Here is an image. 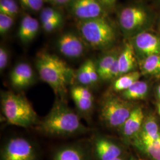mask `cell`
Segmentation results:
<instances>
[{"label": "cell", "mask_w": 160, "mask_h": 160, "mask_svg": "<svg viewBox=\"0 0 160 160\" xmlns=\"http://www.w3.org/2000/svg\"><path fill=\"white\" fill-rule=\"evenodd\" d=\"M37 129L47 135L56 137L82 134L89 131L77 114L61 98L55 101L49 113L38 122Z\"/></svg>", "instance_id": "6da1fadb"}, {"label": "cell", "mask_w": 160, "mask_h": 160, "mask_svg": "<svg viewBox=\"0 0 160 160\" xmlns=\"http://www.w3.org/2000/svg\"><path fill=\"white\" fill-rule=\"evenodd\" d=\"M36 67L42 80L51 87L59 98L64 100L68 86L75 80L74 71L62 59L46 51L38 53Z\"/></svg>", "instance_id": "7a4b0ae2"}, {"label": "cell", "mask_w": 160, "mask_h": 160, "mask_svg": "<svg viewBox=\"0 0 160 160\" xmlns=\"http://www.w3.org/2000/svg\"><path fill=\"white\" fill-rule=\"evenodd\" d=\"M1 104L2 112L10 125L28 128L38 123V114L22 94L3 92L1 96Z\"/></svg>", "instance_id": "3957f363"}, {"label": "cell", "mask_w": 160, "mask_h": 160, "mask_svg": "<svg viewBox=\"0 0 160 160\" xmlns=\"http://www.w3.org/2000/svg\"><path fill=\"white\" fill-rule=\"evenodd\" d=\"M79 34L87 46L96 50L108 49L116 40V32L106 16L78 21Z\"/></svg>", "instance_id": "277c9868"}, {"label": "cell", "mask_w": 160, "mask_h": 160, "mask_svg": "<svg viewBox=\"0 0 160 160\" xmlns=\"http://www.w3.org/2000/svg\"><path fill=\"white\" fill-rule=\"evenodd\" d=\"M135 107L129 100L110 95L102 104L100 116L103 122L110 128H121Z\"/></svg>", "instance_id": "5b68a950"}, {"label": "cell", "mask_w": 160, "mask_h": 160, "mask_svg": "<svg viewBox=\"0 0 160 160\" xmlns=\"http://www.w3.org/2000/svg\"><path fill=\"white\" fill-rule=\"evenodd\" d=\"M149 20L148 12L138 5L127 6L120 10L118 16L120 28L126 35H135L142 32Z\"/></svg>", "instance_id": "8992f818"}, {"label": "cell", "mask_w": 160, "mask_h": 160, "mask_svg": "<svg viewBox=\"0 0 160 160\" xmlns=\"http://www.w3.org/2000/svg\"><path fill=\"white\" fill-rule=\"evenodd\" d=\"M1 160H36V152L33 144L22 137L9 139L1 151Z\"/></svg>", "instance_id": "52a82bcc"}, {"label": "cell", "mask_w": 160, "mask_h": 160, "mask_svg": "<svg viewBox=\"0 0 160 160\" xmlns=\"http://www.w3.org/2000/svg\"><path fill=\"white\" fill-rule=\"evenodd\" d=\"M56 46L62 55L71 59L83 57L88 46L80 34L69 32L61 34L58 38Z\"/></svg>", "instance_id": "ba28073f"}, {"label": "cell", "mask_w": 160, "mask_h": 160, "mask_svg": "<svg viewBox=\"0 0 160 160\" xmlns=\"http://www.w3.org/2000/svg\"><path fill=\"white\" fill-rule=\"evenodd\" d=\"M70 14L79 21L106 16V10L99 0H72L68 6Z\"/></svg>", "instance_id": "9c48e42d"}, {"label": "cell", "mask_w": 160, "mask_h": 160, "mask_svg": "<svg viewBox=\"0 0 160 160\" xmlns=\"http://www.w3.org/2000/svg\"><path fill=\"white\" fill-rule=\"evenodd\" d=\"M131 43L135 52L144 58L160 53V37L151 32L138 33L134 36Z\"/></svg>", "instance_id": "30bf717a"}, {"label": "cell", "mask_w": 160, "mask_h": 160, "mask_svg": "<svg viewBox=\"0 0 160 160\" xmlns=\"http://www.w3.org/2000/svg\"><path fill=\"white\" fill-rule=\"evenodd\" d=\"M10 79L14 88L16 89L26 88L34 82L33 69L26 62L17 63L12 69Z\"/></svg>", "instance_id": "8fae6325"}, {"label": "cell", "mask_w": 160, "mask_h": 160, "mask_svg": "<svg viewBox=\"0 0 160 160\" xmlns=\"http://www.w3.org/2000/svg\"><path fill=\"white\" fill-rule=\"evenodd\" d=\"M145 120L143 110L141 107H135L129 118L121 127L122 133L126 138L133 139L141 131Z\"/></svg>", "instance_id": "7c38bea8"}, {"label": "cell", "mask_w": 160, "mask_h": 160, "mask_svg": "<svg viewBox=\"0 0 160 160\" xmlns=\"http://www.w3.org/2000/svg\"><path fill=\"white\" fill-rule=\"evenodd\" d=\"M94 149L100 160H113L122 154L119 145L104 138H97L94 142Z\"/></svg>", "instance_id": "4fadbf2b"}, {"label": "cell", "mask_w": 160, "mask_h": 160, "mask_svg": "<svg viewBox=\"0 0 160 160\" xmlns=\"http://www.w3.org/2000/svg\"><path fill=\"white\" fill-rule=\"evenodd\" d=\"M39 28V23L37 19L29 14H25L20 23L18 37L23 43H29L36 37Z\"/></svg>", "instance_id": "5bb4252c"}, {"label": "cell", "mask_w": 160, "mask_h": 160, "mask_svg": "<svg viewBox=\"0 0 160 160\" xmlns=\"http://www.w3.org/2000/svg\"><path fill=\"white\" fill-rule=\"evenodd\" d=\"M118 63L119 67V77L134 71V69L137 65L136 52L131 42L125 43L119 53Z\"/></svg>", "instance_id": "9a60e30c"}, {"label": "cell", "mask_w": 160, "mask_h": 160, "mask_svg": "<svg viewBox=\"0 0 160 160\" xmlns=\"http://www.w3.org/2000/svg\"><path fill=\"white\" fill-rule=\"evenodd\" d=\"M134 144L152 160H160V132L155 137L149 139H134Z\"/></svg>", "instance_id": "2e32d148"}, {"label": "cell", "mask_w": 160, "mask_h": 160, "mask_svg": "<svg viewBox=\"0 0 160 160\" xmlns=\"http://www.w3.org/2000/svg\"><path fill=\"white\" fill-rule=\"evenodd\" d=\"M119 53L118 50H113L107 52L98 59L96 67L100 79L107 80L109 71Z\"/></svg>", "instance_id": "e0dca14e"}, {"label": "cell", "mask_w": 160, "mask_h": 160, "mask_svg": "<svg viewBox=\"0 0 160 160\" xmlns=\"http://www.w3.org/2000/svg\"><path fill=\"white\" fill-rule=\"evenodd\" d=\"M53 160H87L84 152L76 146H65L59 149Z\"/></svg>", "instance_id": "ac0fdd59"}, {"label": "cell", "mask_w": 160, "mask_h": 160, "mask_svg": "<svg viewBox=\"0 0 160 160\" xmlns=\"http://www.w3.org/2000/svg\"><path fill=\"white\" fill-rule=\"evenodd\" d=\"M148 84L142 81L138 80L128 89L123 91L122 96L126 100H135L143 99L147 95Z\"/></svg>", "instance_id": "d6986e66"}, {"label": "cell", "mask_w": 160, "mask_h": 160, "mask_svg": "<svg viewBox=\"0 0 160 160\" xmlns=\"http://www.w3.org/2000/svg\"><path fill=\"white\" fill-rule=\"evenodd\" d=\"M160 132L158 123L154 117L149 116L143 121V125L139 133L134 139H149L156 137Z\"/></svg>", "instance_id": "ffe728a7"}, {"label": "cell", "mask_w": 160, "mask_h": 160, "mask_svg": "<svg viewBox=\"0 0 160 160\" xmlns=\"http://www.w3.org/2000/svg\"><path fill=\"white\" fill-rule=\"evenodd\" d=\"M139 71H132L122 75L114 81L113 89L116 92H123L139 80L141 77Z\"/></svg>", "instance_id": "44dd1931"}, {"label": "cell", "mask_w": 160, "mask_h": 160, "mask_svg": "<svg viewBox=\"0 0 160 160\" xmlns=\"http://www.w3.org/2000/svg\"><path fill=\"white\" fill-rule=\"evenodd\" d=\"M141 69L143 74H160V53L145 58Z\"/></svg>", "instance_id": "7402d4cb"}, {"label": "cell", "mask_w": 160, "mask_h": 160, "mask_svg": "<svg viewBox=\"0 0 160 160\" xmlns=\"http://www.w3.org/2000/svg\"><path fill=\"white\" fill-rule=\"evenodd\" d=\"M19 11L16 0H0V13L15 18L19 14Z\"/></svg>", "instance_id": "603a6c76"}, {"label": "cell", "mask_w": 160, "mask_h": 160, "mask_svg": "<svg viewBox=\"0 0 160 160\" xmlns=\"http://www.w3.org/2000/svg\"><path fill=\"white\" fill-rule=\"evenodd\" d=\"M71 95L77 108L80 112L82 113H88L92 110L94 106V100L80 96L74 93H71Z\"/></svg>", "instance_id": "cb8c5ba5"}, {"label": "cell", "mask_w": 160, "mask_h": 160, "mask_svg": "<svg viewBox=\"0 0 160 160\" xmlns=\"http://www.w3.org/2000/svg\"><path fill=\"white\" fill-rule=\"evenodd\" d=\"M63 18L61 13L53 7H44L40 12V20L42 23Z\"/></svg>", "instance_id": "d4e9b609"}, {"label": "cell", "mask_w": 160, "mask_h": 160, "mask_svg": "<svg viewBox=\"0 0 160 160\" xmlns=\"http://www.w3.org/2000/svg\"><path fill=\"white\" fill-rule=\"evenodd\" d=\"M75 80L81 86L86 87L92 86L85 62L75 71Z\"/></svg>", "instance_id": "484cf974"}, {"label": "cell", "mask_w": 160, "mask_h": 160, "mask_svg": "<svg viewBox=\"0 0 160 160\" xmlns=\"http://www.w3.org/2000/svg\"><path fill=\"white\" fill-rule=\"evenodd\" d=\"M20 5L25 10L30 12H41L44 8V0H18Z\"/></svg>", "instance_id": "4316f807"}, {"label": "cell", "mask_w": 160, "mask_h": 160, "mask_svg": "<svg viewBox=\"0 0 160 160\" xmlns=\"http://www.w3.org/2000/svg\"><path fill=\"white\" fill-rule=\"evenodd\" d=\"M14 23V18L0 13V34L4 36L12 29Z\"/></svg>", "instance_id": "83f0119b"}, {"label": "cell", "mask_w": 160, "mask_h": 160, "mask_svg": "<svg viewBox=\"0 0 160 160\" xmlns=\"http://www.w3.org/2000/svg\"><path fill=\"white\" fill-rule=\"evenodd\" d=\"M85 62L87 65V71L90 76V80L92 81V85H95L100 79L99 75L97 72L96 63L94 62V61L91 59H87Z\"/></svg>", "instance_id": "f1b7e54d"}, {"label": "cell", "mask_w": 160, "mask_h": 160, "mask_svg": "<svg viewBox=\"0 0 160 160\" xmlns=\"http://www.w3.org/2000/svg\"><path fill=\"white\" fill-rule=\"evenodd\" d=\"M63 18H62L51 20L46 23H42L41 24L42 29L45 32L51 33L61 28L63 24Z\"/></svg>", "instance_id": "f546056e"}, {"label": "cell", "mask_w": 160, "mask_h": 160, "mask_svg": "<svg viewBox=\"0 0 160 160\" xmlns=\"http://www.w3.org/2000/svg\"><path fill=\"white\" fill-rule=\"evenodd\" d=\"M9 52L4 46L0 48V71L2 72L9 62Z\"/></svg>", "instance_id": "4dcf8cb0"}, {"label": "cell", "mask_w": 160, "mask_h": 160, "mask_svg": "<svg viewBox=\"0 0 160 160\" xmlns=\"http://www.w3.org/2000/svg\"><path fill=\"white\" fill-rule=\"evenodd\" d=\"M44 1L55 7H62L68 6L72 0H44Z\"/></svg>", "instance_id": "1f68e13d"}, {"label": "cell", "mask_w": 160, "mask_h": 160, "mask_svg": "<svg viewBox=\"0 0 160 160\" xmlns=\"http://www.w3.org/2000/svg\"><path fill=\"white\" fill-rule=\"evenodd\" d=\"M105 10H110L115 6L117 0H99Z\"/></svg>", "instance_id": "d6a6232c"}, {"label": "cell", "mask_w": 160, "mask_h": 160, "mask_svg": "<svg viewBox=\"0 0 160 160\" xmlns=\"http://www.w3.org/2000/svg\"><path fill=\"white\" fill-rule=\"evenodd\" d=\"M157 95L160 100V85L157 88Z\"/></svg>", "instance_id": "836d02e7"}, {"label": "cell", "mask_w": 160, "mask_h": 160, "mask_svg": "<svg viewBox=\"0 0 160 160\" xmlns=\"http://www.w3.org/2000/svg\"><path fill=\"white\" fill-rule=\"evenodd\" d=\"M158 113L160 114V103L158 104Z\"/></svg>", "instance_id": "e575fe53"}, {"label": "cell", "mask_w": 160, "mask_h": 160, "mask_svg": "<svg viewBox=\"0 0 160 160\" xmlns=\"http://www.w3.org/2000/svg\"><path fill=\"white\" fill-rule=\"evenodd\" d=\"M123 160L122 158H120V157H118V158H116V159H114V160Z\"/></svg>", "instance_id": "d590c367"}, {"label": "cell", "mask_w": 160, "mask_h": 160, "mask_svg": "<svg viewBox=\"0 0 160 160\" xmlns=\"http://www.w3.org/2000/svg\"></svg>", "instance_id": "8d00e7d4"}, {"label": "cell", "mask_w": 160, "mask_h": 160, "mask_svg": "<svg viewBox=\"0 0 160 160\" xmlns=\"http://www.w3.org/2000/svg\"></svg>", "instance_id": "74e56055"}, {"label": "cell", "mask_w": 160, "mask_h": 160, "mask_svg": "<svg viewBox=\"0 0 160 160\" xmlns=\"http://www.w3.org/2000/svg\"></svg>", "instance_id": "f35d334b"}]
</instances>
